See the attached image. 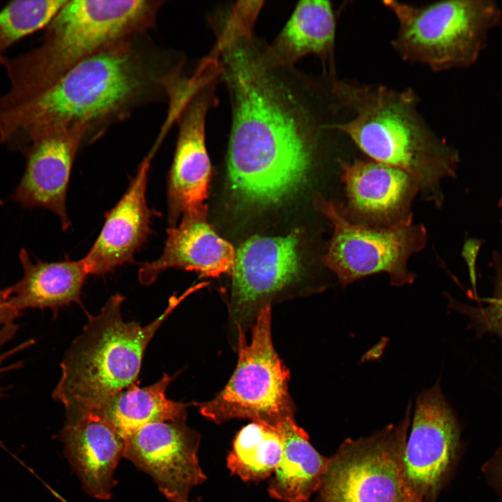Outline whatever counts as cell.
<instances>
[{
    "label": "cell",
    "instance_id": "1",
    "mask_svg": "<svg viewBox=\"0 0 502 502\" xmlns=\"http://www.w3.org/2000/svg\"><path fill=\"white\" fill-rule=\"evenodd\" d=\"M222 82L231 109L227 168L243 203L278 204L306 181L334 114L322 82L264 50L228 59Z\"/></svg>",
    "mask_w": 502,
    "mask_h": 502
},
{
    "label": "cell",
    "instance_id": "2",
    "mask_svg": "<svg viewBox=\"0 0 502 502\" xmlns=\"http://www.w3.org/2000/svg\"><path fill=\"white\" fill-rule=\"evenodd\" d=\"M184 56L136 35L82 61L52 85L0 112V144L20 149L55 132L84 142L153 101L170 97L184 77Z\"/></svg>",
    "mask_w": 502,
    "mask_h": 502
},
{
    "label": "cell",
    "instance_id": "3",
    "mask_svg": "<svg viewBox=\"0 0 502 502\" xmlns=\"http://www.w3.org/2000/svg\"><path fill=\"white\" fill-rule=\"evenodd\" d=\"M327 79L335 106L351 114L344 122L333 121L331 130L349 137L371 160L409 174L420 190L441 203V181L455 176L459 155L425 123L414 91L336 76Z\"/></svg>",
    "mask_w": 502,
    "mask_h": 502
},
{
    "label": "cell",
    "instance_id": "4",
    "mask_svg": "<svg viewBox=\"0 0 502 502\" xmlns=\"http://www.w3.org/2000/svg\"><path fill=\"white\" fill-rule=\"evenodd\" d=\"M162 0H68L46 27L39 46L0 59L9 88L0 112L44 91L74 66L103 49L155 26Z\"/></svg>",
    "mask_w": 502,
    "mask_h": 502
},
{
    "label": "cell",
    "instance_id": "5",
    "mask_svg": "<svg viewBox=\"0 0 502 502\" xmlns=\"http://www.w3.org/2000/svg\"><path fill=\"white\" fill-rule=\"evenodd\" d=\"M188 294L172 297L162 313L145 326L125 321L124 298L117 293L96 316H89L61 363L52 397L66 413L93 411L136 383L145 349L160 326Z\"/></svg>",
    "mask_w": 502,
    "mask_h": 502
},
{
    "label": "cell",
    "instance_id": "6",
    "mask_svg": "<svg viewBox=\"0 0 502 502\" xmlns=\"http://www.w3.org/2000/svg\"><path fill=\"white\" fill-rule=\"evenodd\" d=\"M383 4L398 22L392 40L395 50L403 60L436 72L472 66L502 18L501 9L492 0H448L424 6L390 0Z\"/></svg>",
    "mask_w": 502,
    "mask_h": 502
},
{
    "label": "cell",
    "instance_id": "7",
    "mask_svg": "<svg viewBox=\"0 0 502 502\" xmlns=\"http://www.w3.org/2000/svg\"><path fill=\"white\" fill-rule=\"evenodd\" d=\"M238 358L225 388L211 400L197 403L199 412L220 424L234 418H248L277 426L294 418L295 406L288 390L289 372L273 347L271 308L259 312L248 343L245 331L236 327Z\"/></svg>",
    "mask_w": 502,
    "mask_h": 502
},
{
    "label": "cell",
    "instance_id": "8",
    "mask_svg": "<svg viewBox=\"0 0 502 502\" xmlns=\"http://www.w3.org/2000/svg\"><path fill=\"white\" fill-rule=\"evenodd\" d=\"M411 409L396 425L346 440L328 458L316 502H423L404 465Z\"/></svg>",
    "mask_w": 502,
    "mask_h": 502
},
{
    "label": "cell",
    "instance_id": "9",
    "mask_svg": "<svg viewBox=\"0 0 502 502\" xmlns=\"http://www.w3.org/2000/svg\"><path fill=\"white\" fill-rule=\"evenodd\" d=\"M314 204L333 227L323 263L343 287L376 273L388 274L395 287L413 282L408 261L423 248L427 233L422 225L413 222L412 214L393 225L375 227L353 221L340 204L319 195H314Z\"/></svg>",
    "mask_w": 502,
    "mask_h": 502
},
{
    "label": "cell",
    "instance_id": "10",
    "mask_svg": "<svg viewBox=\"0 0 502 502\" xmlns=\"http://www.w3.org/2000/svg\"><path fill=\"white\" fill-rule=\"evenodd\" d=\"M221 82L219 68L199 66L172 102L169 119L178 125V135L167 181V220L176 226L183 214L205 208L211 165L205 139L206 116L217 105Z\"/></svg>",
    "mask_w": 502,
    "mask_h": 502
},
{
    "label": "cell",
    "instance_id": "11",
    "mask_svg": "<svg viewBox=\"0 0 502 502\" xmlns=\"http://www.w3.org/2000/svg\"><path fill=\"white\" fill-rule=\"evenodd\" d=\"M298 233L285 236H254L235 253L231 271L230 318L235 329L254 323L259 312L301 274Z\"/></svg>",
    "mask_w": 502,
    "mask_h": 502
},
{
    "label": "cell",
    "instance_id": "12",
    "mask_svg": "<svg viewBox=\"0 0 502 502\" xmlns=\"http://www.w3.org/2000/svg\"><path fill=\"white\" fill-rule=\"evenodd\" d=\"M123 457L149 474L169 502H190L206 480L198 459L201 436L185 423L160 422L123 437Z\"/></svg>",
    "mask_w": 502,
    "mask_h": 502
},
{
    "label": "cell",
    "instance_id": "13",
    "mask_svg": "<svg viewBox=\"0 0 502 502\" xmlns=\"http://www.w3.org/2000/svg\"><path fill=\"white\" fill-rule=\"evenodd\" d=\"M457 426L438 380L417 394L404 465L407 478L423 502H434L454 457Z\"/></svg>",
    "mask_w": 502,
    "mask_h": 502
},
{
    "label": "cell",
    "instance_id": "14",
    "mask_svg": "<svg viewBox=\"0 0 502 502\" xmlns=\"http://www.w3.org/2000/svg\"><path fill=\"white\" fill-rule=\"evenodd\" d=\"M82 138L73 132H55L36 138L24 146V173L11 195L24 208H42L56 215L62 229L71 222L66 211V195L75 155Z\"/></svg>",
    "mask_w": 502,
    "mask_h": 502
},
{
    "label": "cell",
    "instance_id": "15",
    "mask_svg": "<svg viewBox=\"0 0 502 502\" xmlns=\"http://www.w3.org/2000/svg\"><path fill=\"white\" fill-rule=\"evenodd\" d=\"M64 453L83 489L99 500H108L116 485L114 472L123 457L124 441L95 411L66 413L60 433Z\"/></svg>",
    "mask_w": 502,
    "mask_h": 502
},
{
    "label": "cell",
    "instance_id": "16",
    "mask_svg": "<svg viewBox=\"0 0 502 502\" xmlns=\"http://www.w3.org/2000/svg\"><path fill=\"white\" fill-rule=\"evenodd\" d=\"M150 162L151 155L144 158L126 192L105 214L98 238L82 258L89 274H107L133 261L135 252L151 234L155 211L149 207L146 198Z\"/></svg>",
    "mask_w": 502,
    "mask_h": 502
},
{
    "label": "cell",
    "instance_id": "17",
    "mask_svg": "<svg viewBox=\"0 0 502 502\" xmlns=\"http://www.w3.org/2000/svg\"><path fill=\"white\" fill-rule=\"evenodd\" d=\"M167 232L162 254L139 269L142 284H151L163 271L174 268L195 271L201 277L231 273L236 252L208 222L207 206L184 213L180 224Z\"/></svg>",
    "mask_w": 502,
    "mask_h": 502
},
{
    "label": "cell",
    "instance_id": "18",
    "mask_svg": "<svg viewBox=\"0 0 502 502\" xmlns=\"http://www.w3.org/2000/svg\"><path fill=\"white\" fill-rule=\"evenodd\" d=\"M348 209L366 220L391 225L408 217L420 188L404 171L373 160L341 162Z\"/></svg>",
    "mask_w": 502,
    "mask_h": 502
},
{
    "label": "cell",
    "instance_id": "19",
    "mask_svg": "<svg viewBox=\"0 0 502 502\" xmlns=\"http://www.w3.org/2000/svg\"><path fill=\"white\" fill-rule=\"evenodd\" d=\"M19 258L23 275L6 288L11 307L20 312L26 309L56 311L73 302L81 303V290L89 275L82 259L53 262L36 259L33 261L24 248Z\"/></svg>",
    "mask_w": 502,
    "mask_h": 502
},
{
    "label": "cell",
    "instance_id": "20",
    "mask_svg": "<svg viewBox=\"0 0 502 502\" xmlns=\"http://www.w3.org/2000/svg\"><path fill=\"white\" fill-rule=\"evenodd\" d=\"M336 22L328 1L305 0L296 5L290 18L270 49L280 62L294 66L303 57L316 55L324 75L335 76Z\"/></svg>",
    "mask_w": 502,
    "mask_h": 502
},
{
    "label": "cell",
    "instance_id": "21",
    "mask_svg": "<svg viewBox=\"0 0 502 502\" xmlns=\"http://www.w3.org/2000/svg\"><path fill=\"white\" fill-rule=\"evenodd\" d=\"M276 427L282 435L283 450L269 482L268 494L284 502H308L321 486L328 458L315 450L307 432L294 418Z\"/></svg>",
    "mask_w": 502,
    "mask_h": 502
},
{
    "label": "cell",
    "instance_id": "22",
    "mask_svg": "<svg viewBox=\"0 0 502 502\" xmlns=\"http://www.w3.org/2000/svg\"><path fill=\"white\" fill-rule=\"evenodd\" d=\"M172 379L173 376L165 374L159 381L148 386L139 387L135 383L93 411L102 416L122 438L155 423H185L189 404L166 396Z\"/></svg>",
    "mask_w": 502,
    "mask_h": 502
},
{
    "label": "cell",
    "instance_id": "23",
    "mask_svg": "<svg viewBox=\"0 0 502 502\" xmlns=\"http://www.w3.org/2000/svg\"><path fill=\"white\" fill-rule=\"evenodd\" d=\"M282 450L283 438L277 427L252 422L236 436L227 465L241 480L257 482L274 473Z\"/></svg>",
    "mask_w": 502,
    "mask_h": 502
},
{
    "label": "cell",
    "instance_id": "24",
    "mask_svg": "<svg viewBox=\"0 0 502 502\" xmlns=\"http://www.w3.org/2000/svg\"><path fill=\"white\" fill-rule=\"evenodd\" d=\"M68 0L15 1L0 10V59L22 38L47 27Z\"/></svg>",
    "mask_w": 502,
    "mask_h": 502
},
{
    "label": "cell",
    "instance_id": "25",
    "mask_svg": "<svg viewBox=\"0 0 502 502\" xmlns=\"http://www.w3.org/2000/svg\"><path fill=\"white\" fill-rule=\"evenodd\" d=\"M492 262L495 271L494 293L489 305L478 312V317L486 329L502 336V255L494 252Z\"/></svg>",
    "mask_w": 502,
    "mask_h": 502
},
{
    "label": "cell",
    "instance_id": "26",
    "mask_svg": "<svg viewBox=\"0 0 502 502\" xmlns=\"http://www.w3.org/2000/svg\"><path fill=\"white\" fill-rule=\"evenodd\" d=\"M21 314L8 303L6 288H0V326L14 323Z\"/></svg>",
    "mask_w": 502,
    "mask_h": 502
},
{
    "label": "cell",
    "instance_id": "27",
    "mask_svg": "<svg viewBox=\"0 0 502 502\" xmlns=\"http://www.w3.org/2000/svg\"><path fill=\"white\" fill-rule=\"evenodd\" d=\"M499 206L501 208V211H502V197L499 201ZM501 224H502V219H501Z\"/></svg>",
    "mask_w": 502,
    "mask_h": 502
},
{
    "label": "cell",
    "instance_id": "28",
    "mask_svg": "<svg viewBox=\"0 0 502 502\" xmlns=\"http://www.w3.org/2000/svg\"><path fill=\"white\" fill-rule=\"evenodd\" d=\"M190 502H201V499H200L199 498H198L197 499L193 500V501H190Z\"/></svg>",
    "mask_w": 502,
    "mask_h": 502
},
{
    "label": "cell",
    "instance_id": "29",
    "mask_svg": "<svg viewBox=\"0 0 502 502\" xmlns=\"http://www.w3.org/2000/svg\"><path fill=\"white\" fill-rule=\"evenodd\" d=\"M3 204V201L0 199V206H2Z\"/></svg>",
    "mask_w": 502,
    "mask_h": 502
}]
</instances>
